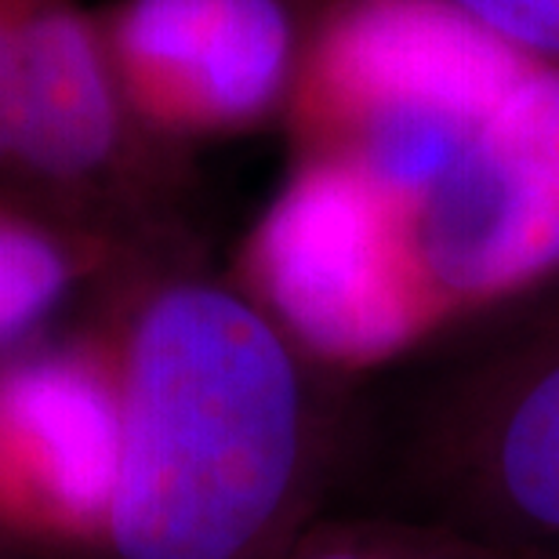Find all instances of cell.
<instances>
[{
  "mask_svg": "<svg viewBox=\"0 0 559 559\" xmlns=\"http://www.w3.org/2000/svg\"><path fill=\"white\" fill-rule=\"evenodd\" d=\"M243 287L345 374L559 287V70L443 0H317Z\"/></svg>",
  "mask_w": 559,
  "mask_h": 559,
  "instance_id": "obj_1",
  "label": "cell"
},
{
  "mask_svg": "<svg viewBox=\"0 0 559 559\" xmlns=\"http://www.w3.org/2000/svg\"><path fill=\"white\" fill-rule=\"evenodd\" d=\"M312 356L248 287L164 276L131 317L109 538L120 559H273L345 451Z\"/></svg>",
  "mask_w": 559,
  "mask_h": 559,
  "instance_id": "obj_2",
  "label": "cell"
},
{
  "mask_svg": "<svg viewBox=\"0 0 559 559\" xmlns=\"http://www.w3.org/2000/svg\"><path fill=\"white\" fill-rule=\"evenodd\" d=\"M360 506L559 559V287L360 371Z\"/></svg>",
  "mask_w": 559,
  "mask_h": 559,
  "instance_id": "obj_3",
  "label": "cell"
},
{
  "mask_svg": "<svg viewBox=\"0 0 559 559\" xmlns=\"http://www.w3.org/2000/svg\"><path fill=\"white\" fill-rule=\"evenodd\" d=\"M309 15L306 0H106L95 8L131 117L167 150L284 120Z\"/></svg>",
  "mask_w": 559,
  "mask_h": 559,
  "instance_id": "obj_4",
  "label": "cell"
},
{
  "mask_svg": "<svg viewBox=\"0 0 559 559\" xmlns=\"http://www.w3.org/2000/svg\"><path fill=\"white\" fill-rule=\"evenodd\" d=\"M19 70L8 178L66 211L139 215L175 150L145 131L120 95L95 8L19 0Z\"/></svg>",
  "mask_w": 559,
  "mask_h": 559,
  "instance_id": "obj_5",
  "label": "cell"
},
{
  "mask_svg": "<svg viewBox=\"0 0 559 559\" xmlns=\"http://www.w3.org/2000/svg\"><path fill=\"white\" fill-rule=\"evenodd\" d=\"M120 400L84 353L0 367V516L55 538L106 531L117 487Z\"/></svg>",
  "mask_w": 559,
  "mask_h": 559,
  "instance_id": "obj_6",
  "label": "cell"
},
{
  "mask_svg": "<svg viewBox=\"0 0 559 559\" xmlns=\"http://www.w3.org/2000/svg\"><path fill=\"white\" fill-rule=\"evenodd\" d=\"M106 251L95 233L0 197V345L37 328Z\"/></svg>",
  "mask_w": 559,
  "mask_h": 559,
  "instance_id": "obj_7",
  "label": "cell"
},
{
  "mask_svg": "<svg viewBox=\"0 0 559 559\" xmlns=\"http://www.w3.org/2000/svg\"><path fill=\"white\" fill-rule=\"evenodd\" d=\"M273 559H516L465 534L404 520L393 512L353 509L290 538Z\"/></svg>",
  "mask_w": 559,
  "mask_h": 559,
  "instance_id": "obj_8",
  "label": "cell"
},
{
  "mask_svg": "<svg viewBox=\"0 0 559 559\" xmlns=\"http://www.w3.org/2000/svg\"><path fill=\"white\" fill-rule=\"evenodd\" d=\"M476 29L559 70V0H443Z\"/></svg>",
  "mask_w": 559,
  "mask_h": 559,
  "instance_id": "obj_9",
  "label": "cell"
},
{
  "mask_svg": "<svg viewBox=\"0 0 559 559\" xmlns=\"http://www.w3.org/2000/svg\"><path fill=\"white\" fill-rule=\"evenodd\" d=\"M19 0H0V178L11 160V117H15V70H19Z\"/></svg>",
  "mask_w": 559,
  "mask_h": 559,
  "instance_id": "obj_10",
  "label": "cell"
}]
</instances>
